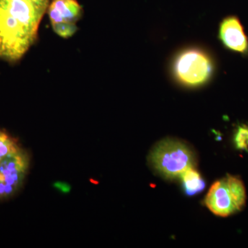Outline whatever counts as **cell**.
<instances>
[{
	"instance_id": "1",
	"label": "cell",
	"mask_w": 248,
	"mask_h": 248,
	"mask_svg": "<svg viewBox=\"0 0 248 248\" xmlns=\"http://www.w3.org/2000/svg\"><path fill=\"white\" fill-rule=\"evenodd\" d=\"M47 7L32 0H0V58L14 62L24 56Z\"/></svg>"
},
{
	"instance_id": "2",
	"label": "cell",
	"mask_w": 248,
	"mask_h": 248,
	"mask_svg": "<svg viewBox=\"0 0 248 248\" xmlns=\"http://www.w3.org/2000/svg\"><path fill=\"white\" fill-rule=\"evenodd\" d=\"M215 69V62L210 54L197 47L179 52L172 63L174 79L187 87H198L207 84L213 78Z\"/></svg>"
},
{
	"instance_id": "3",
	"label": "cell",
	"mask_w": 248,
	"mask_h": 248,
	"mask_svg": "<svg viewBox=\"0 0 248 248\" xmlns=\"http://www.w3.org/2000/svg\"><path fill=\"white\" fill-rule=\"evenodd\" d=\"M246 197L242 180L228 174L214 183L205 197V204L217 216L227 217L243 210Z\"/></svg>"
},
{
	"instance_id": "4",
	"label": "cell",
	"mask_w": 248,
	"mask_h": 248,
	"mask_svg": "<svg viewBox=\"0 0 248 248\" xmlns=\"http://www.w3.org/2000/svg\"><path fill=\"white\" fill-rule=\"evenodd\" d=\"M149 160L155 170L170 179L180 177L195 164L190 148L182 142L170 140L156 145L150 155Z\"/></svg>"
},
{
	"instance_id": "5",
	"label": "cell",
	"mask_w": 248,
	"mask_h": 248,
	"mask_svg": "<svg viewBox=\"0 0 248 248\" xmlns=\"http://www.w3.org/2000/svg\"><path fill=\"white\" fill-rule=\"evenodd\" d=\"M82 14V7L77 0H53L48 6L49 18L53 30L63 38L76 33L77 22Z\"/></svg>"
},
{
	"instance_id": "6",
	"label": "cell",
	"mask_w": 248,
	"mask_h": 248,
	"mask_svg": "<svg viewBox=\"0 0 248 248\" xmlns=\"http://www.w3.org/2000/svg\"><path fill=\"white\" fill-rule=\"evenodd\" d=\"M29 164V155L21 148L8 155L0 163V182L16 193L25 179Z\"/></svg>"
},
{
	"instance_id": "7",
	"label": "cell",
	"mask_w": 248,
	"mask_h": 248,
	"mask_svg": "<svg viewBox=\"0 0 248 248\" xmlns=\"http://www.w3.org/2000/svg\"><path fill=\"white\" fill-rule=\"evenodd\" d=\"M218 37L222 45L228 50L248 57V37L236 16H228L221 21Z\"/></svg>"
},
{
	"instance_id": "8",
	"label": "cell",
	"mask_w": 248,
	"mask_h": 248,
	"mask_svg": "<svg viewBox=\"0 0 248 248\" xmlns=\"http://www.w3.org/2000/svg\"><path fill=\"white\" fill-rule=\"evenodd\" d=\"M183 187L187 195L200 193L205 187V182L200 173L194 167L187 169L181 175Z\"/></svg>"
},
{
	"instance_id": "9",
	"label": "cell",
	"mask_w": 248,
	"mask_h": 248,
	"mask_svg": "<svg viewBox=\"0 0 248 248\" xmlns=\"http://www.w3.org/2000/svg\"><path fill=\"white\" fill-rule=\"evenodd\" d=\"M20 148L17 141L14 138L0 130V163L11 153L18 151Z\"/></svg>"
},
{
	"instance_id": "10",
	"label": "cell",
	"mask_w": 248,
	"mask_h": 248,
	"mask_svg": "<svg viewBox=\"0 0 248 248\" xmlns=\"http://www.w3.org/2000/svg\"><path fill=\"white\" fill-rule=\"evenodd\" d=\"M235 146L239 150L248 153V125L242 124L236 128L234 136Z\"/></svg>"
},
{
	"instance_id": "11",
	"label": "cell",
	"mask_w": 248,
	"mask_h": 248,
	"mask_svg": "<svg viewBox=\"0 0 248 248\" xmlns=\"http://www.w3.org/2000/svg\"><path fill=\"white\" fill-rule=\"evenodd\" d=\"M14 192L4 184L0 182V200L8 198L14 195Z\"/></svg>"
},
{
	"instance_id": "12",
	"label": "cell",
	"mask_w": 248,
	"mask_h": 248,
	"mask_svg": "<svg viewBox=\"0 0 248 248\" xmlns=\"http://www.w3.org/2000/svg\"><path fill=\"white\" fill-rule=\"evenodd\" d=\"M32 1H35V2L40 3V4L48 6L49 0H32Z\"/></svg>"
}]
</instances>
